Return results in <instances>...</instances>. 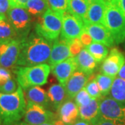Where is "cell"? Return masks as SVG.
<instances>
[{
  "label": "cell",
  "mask_w": 125,
  "mask_h": 125,
  "mask_svg": "<svg viewBox=\"0 0 125 125\" xmlns=\"http://www.w3.org/2000/svg\"><path fill=\"white\" fill-rule=\"evenodd\" d=\"M11 78L12 74L9 70L0 67V85L4 83L6 81L10 79Z\"/></svg>",
  "instance_id": "836d02e7"
},
{
  "label": "cell",
  "mask_w": 125,
  "mask_h": 125,
  "mask_svg": "<svg viewBox=\"0 0 125 125\" xmlns=\"http://www.w3.org/2000/svg\"><path fill=\"white\" fill-rule=\"evenodd\" d=\"M78 70V65L75 56L70 57L67 60L51 67V70L59 83L65 85L68 79Z\"/></svg>",
  "instance_id": "7c38bea8"
},
{
  "label": "cell",
  "mask_w": 125,
  "mask_h": 125,
  "mask_svg": "<svg viewBox=\"0 0 125 125\" xmlns=\"http://www.w3.org/2000/svg\"><path fill=\"white\" fill-rule=\"evenodd\" d=\"M74 99V102L76 103V105L79 107L81 106H85L88 104L90 102L92 97H90L88 93L86 91L85 88H83L76 94Z\"/></svg>",
  "instance_id": "f546056e"
},
{
  "label": "cell",
  "mask_w": 125,
  "mask_h": 125,
  "mask_svg": "<svg viewBox=\"0 0 125 125\" xmlns=\"http://www.w3.org/2000/svg\"><path fill=\"white\" fill-rule=\"evenodd\" d=\"M106 0H94L89 5L85 23L99 24L104 25Z\"/></svg>",
  "instance_id": "2e32d148"
},
{
  "label": "cell",
  "mask_w": 125,
  "mask_h": 125,
  "mask_svg": "<svg viewBox=\"0 0 125 125\" xmlns=\"http://www.w3.org/2000/svg\"><path fill=\"white\" fill-rule=\"evenodd\" d=\"M27 102L20 85L11 94L0 93V115L2 125H13L24 117Z\"/></svg>",
  "instance_id": "7a4b0ae2"
},
{
  "label": "cell",
  "mask_w": 125,
  "mask_h": 125,
  "mask_svg": "<svg viewBox=\"0 0 125 125\" xmlns=\"http://www.w3.org/2000/svg\"><path fill=\"white\" fill-rule=\"evenodd\" d=\"M84 29V22L82 20L65 12L62 15V26L60 38L68 41L79 38Z\"/></svg>",
  "instance_id": "30bf717a"
},
{
  "label": "cell",
  "mask_w": 125,
  "mask_h": 125,
  "mask_svg": "<svg viewBox=\"0 0 125 125\" xmlns=\"http://www.w3.org/2000/svg\"><path fill=\"white\" fill-rule=\"evenodd\" d=\"M62 16L48 9L45 13L39 17L35 25V33L50 42L57 40L61 32Z\"/></svg>",
  "instance_id": "5b68a950"
},
{
  "label": "cell",
  "mask_w": 125,
  "mask_h": 125,
  "mask_svg": "<svg viewBox=\"0 0 125 125\" xmlns=\"http://www.w3.org/2000/svg\"><path fill=\"white\" fill-rule=\"evenodd\" d=\"M78 65V70L85 72V74L92 75L97 67L98 62L94 59L92 55L85 48H83L75 56Z\"/></svg>",
  "instance_id": "d6986e66"
},
{
  "label": "cell",
  "mask_w": 125,
  "mask_h": 125,
  "mask_svg": "<svg viewBox=\"0 0 125 125\" xmlns=\"http://www.w3.org/2000/svg\"><path fill=\"white\" fill-rule=\"evenodd\" d=\"M57 111L59 119L66 125L74 124L79 117V106L72 99L66 100Z\"/></svg>",
  "instance_id": "e0dca14e"
},
{
  "label": "cell",
  "mask_w": 125,
  "mask_h": 125,
  "mask_svg": "<svg viewBox=\"0 0 125 125\" xmlns=\"http://www.w3.org/2000/svg\"><path fill=\"white\" fill-rule=\"evenodd\" d=\"M40 125H54V123H53V122H46V123L42 124Z\"/></svg>",
  "instance_id": "7bdbcfd3"
},
{
  "label": "cell",
  "mask_w": 125,
  "mask_h": 125,
  "mask_svg": "<svg viewBox=\"0 0 125 125\" xmlns=\"http://www.w3.org/2000/svg\"><path fill=\"white\" fill-rule=\"evenodd\" d=\"M85 48L98 63L102 62L109 53L106 46L96 42H93L90 45L85 46Z\"/></svg>",
  "instance_id": "484cf974"
},
{
  "label": "cell",
  "mask_w": 125,
  "mask_h": 125,
  "mask_svg": "<svg viewBox=\"0 0 125 125\" xmlns=\"http://www.w3.org/2000/svg\"><path fill=\"white\" fill-rule=\"evenodd\" d=\"M125 62V55L124 53L116 47H113L103 61L101 66V72L106 75L115 78Z\"/></svg>",
  "instance_id": "8fae6325"
},
{
  "label": "cell",
  "mask_w": 125,
  "mask_h": 125,
  "mask_svg": "<svg viewBox=\"0 0 125 125\" xmlns=\"http://www.w3.org/2000/svg\"><path fill=\"white\" fill-rule=\"evenodd\" d=\"M99 117L116 125H125V104L108 96L99 99Z\"/></svg>",
  "instance_id": "8992f818"
},
{
  "label": "cell",
  "mask_w": 125,
  "mask_h": 125,
  "mask_svg": "<svg viewBox=\"0 0 125 125\" xmlns=\"http://www.w3.org/2000/svg\"><path fill=\"white\" fill-rule=\"evenodd\" d=\"M85 88L92 98L99 99L102 97L97 85V83L95 80V78L93 77V75L91 76L88 82L86 83Z\"/></svg>",
  "instance_id": "f1b7e54d"
},
{
  "label": "cell",
  "mask_w": 125,
  "mask_h": 125,
  "mask_svg": "<svg viewBox=\"0 0 125 125\" xmlns=\"http://www.w3.org/2000/svg\"><path fill=\"white\" fill-rule=\"evenodd\" d=\"M72 125H92L91 123H90L87 121L83 120L82 119H80V120H77Z\"/></svg>",
  "instance_id": "f35d334b"
},
{
  "label": "cell",
  "mask_w": 125,
  "mask_h": 125,
  "mask_svg": "<svg viewBox=\"0 0 125 125\" xmlns=\"http://www.w3.org/2000/svg\"><path fill=\"white\" fill-rule=\"evenodd\" d=\"M79 110L80 119L92 124L99 117V99L92 98L88 104L79 106Z\"/></svg>",
  "instance_id": "44dd1931"
},
{
  "label": "cell",
  "mask_w": 125,
  "mask_h": 125,
  "mask_svg": "<svg viewBox=\"0 0 125 125\" xmlns=\"http://www.w3.org/2000/svg\"><path fill=\"white\" fill-rule=\"evenodd\" d=\"M56 115L45 107L31 102H27L24 121L29 125H40L46 122H54Z\"/></svg>",
  "instance_id": "9c48e42d"
},
{
  "label": "cell",
  "mask_w": 125,
  "mask_h": 125,
  "mask_svg": "<svg viewBox=\"0 0 125 125\" xmlns=\"http://www.w3.org/2000/svg\"><path fill=\"white\" fill-rule=\"evenodd\" d=\"M114 1L125 17V0H114Z\"/></svg>",
  "instance_id": "74e56055"
},
{
  "label": "cell",
  "mask_w": 125,
  "mask_h": 125,
  "mask_svg": "<svg viewBox=\"0 0 125 125\" xmlns=\"http://www.w3.org/2000/svg\"></svg>",
  "instance_id": "bcb514c9"
},
{
  "label": "cell",
  "mask_w": 125,
  "mask_h": 125,
  "mask_svg": "<svg viewBox=\"0 0 125 125\" xmlns=\"http://www.w3.org/2000/svg\"><path fill=\"white\" fill-rule=\"evenodd\" d=\"M18 84L16 81L11 78L4 83L0 85V93L4 94H11L15 93L18 89Z\"/></svg>",
  "instance_id": "4dcf8cb0"
},
{
  "label": "cell",
  "mask_w": 125,
  "mask_h": 125,
  "mask_svg": "<svg viewBox=\"0 0 125 125\" xmlns=\"http://www.w3.org/2000/svg\"><path fill=\"white\" fill-rule=\"evenodd\" d=\"M10 7V0H0V19L7 18V13Z\"/></svg>",
  "instance_id": "d6a6232c"
},
{
  "label": "cell",
  "mask_w": 125,
  "mask_h": 125,
  "mask_svg": "<svg viewBox=\"0 0 125 125\" xmlns=\"http://www.w3.org/2000/svg\"><path fill=\"white\" fill-rule=\"evenodd\" d=\"M16 81L23 90L32 86L45 85L51 71V67L47 64H40L34 66H18L15 69Z\"/></svg>",
  "instance_id": "3957f363"
},
{
  "label": "cell",
  "mask_w": 125,
  "mask_h": 125,
  "mask_svg": "<svg viewBox=\"0 0 125 125\" xmlns=\"http://www.w3.org/2000/svg\"><path fill=\"white\" fill-rule=\"evenodd\" d=\"M53 42H50L36 33H31L22 39L18 66L30 67L48 62Z\"/></svg>",
  "instance_id": "6da1fadb"
},
{
  "label": "cell",
  "mask_w": 125,
  "mask_h": 125,
  "mask_svg": "<svg viewBox=\"0 0 125 125\" xmlns=\"http://www.w3.org/2000/svg\"><path fill=\"white\" fill-rule=\"evenodd\" d=\"M84 45L82 44V42H81L79 38H76L70 41V52L73 57L76 56L77 54L80 52L82 49H83Z\"/></svg>",
  "instance_id": "1f68e13d"
},
{
  "label": "cell",
  "mask_w": 125,
  "mask_h": 125,
  "mask_svg": "<svg viewBox=\"0 0 125 125\" xmlns=\"http://www.w3.org/2000/svg\"><path fill=\"white\" fill-rule=\"evenodd\" d=\"M54 123V125H66L63 122H62L61 120L58 119V120H55L53 122Z\"/></svg>",
  "instance_id": "60d3db41"
},
{
  "label": "cell",
  "mask_w": 125,
  "mask_h": 125,
  "mask_svg": "<svg viewBox=\"0 0 125 125\" xmlns=\"http://www.w3.org/2000/svg\"><path fill=\"white\" fill-rule=\"evenodd\" d=\"M109 94L115 100L125 104V79L116 76Z\"/></svg>",
  "instance_id": "d4e9b609"
},
{
  "label": "cell",
  "mask_w": 125,
  "mask_h": 125,
  "mask_svg": "<svg viewBox=\"0 0 125 125\" xmlns=\"http://www.w3.org/2000/svg\"><path fill=\"white\" fill-rule=\"evenodd\" d=\"M17 38V34L8 18L0 19V45Z\"/></svg>",
  "instance_id": "cb8c5ba5"
},
{
  "label": "cell",
  "mask_w": 125,
  "mask_h": 125,
  "mask_svg": "<svg viewBox=\"0 0 125 125\" xmlns=\"http://www.w3.org/2000/svg\"><path fill=\"white\" fill-rule=\"evenodd\" d=\"M114 79V77L106 75L102 72L96 75L95 80L97 83L100 93L102 96H108L109 94Z\"/></svg>",
  "instance_id": "4316f807"
},
{
  "label": "cell",
  "mask_w": 125,
  "mask_h": 125,
  "mask_svg": "<svg viewBox=\"0 0 125 125\" xmlns=\"http://www.w3.org/2000/svg\"><path fill=\"white\" fill-rule=\"evenodd\" d=\"M79 39H80L81 42H82V44L84 45V47L90 45L93 42L92 37L88 33V32L85 31V29H84V31L82 32V33L81 34Z\"/></svg>",
  "instance_id": "e575fe53"
},
{
  "label": "cell",
  "mask_w": 125,
  "mask_h": 125,
  "mask_svg": "<svg viewBox=\"0 0 125 125\" xmlns=\"http://www.w3.org/2000/svg\"><path fill=\"white\" fill-rule=\"evenodd\" d=\"M24 9L31 15L40 17L49 9L47 0H29Z\"/></svg>",
  "instance_id": "603a6c76"
},
{
  "label": "cell",
  "mask_w": 125,
  "mask_h": 125,
  "mask_svg": "<svg viewBox=\"0 0 125 125\" xmlns=\"http://www.w3.org/2000/svg\"><path fill=\"white\" fill-rule=\"evenodd\" d=\"M92 125H116L113 123H112L109 121L106 120L104 119H103L102 117H99L95 121H94L91 124Z\"/></svg>",
  "instance_id": "8d00e7d4"
},
{
  "label": "cell",
  "mask_w": 125,
  "mask_h": 125,
  "mask_svg": "<svg viewBox=\"0 0 125 125\" xmlns=\"http://www.w3.org/2000/svg\"><path fill=\"white\" fill-rule=\"evenodd\" d=\"M47 94L49 102L56 110H58V108L66 101L67 98L65 86L61 83L51 85L48 89Z\"/></svg>",
  "instance_id": "ffe728a7"
},
{
  "label": "cell",
  "mask_w": 125,
  "mask_h": 125,
  "mask_svg": "<svg viewBox=\"0 0 125 125\" xmlns=\"http://www.w3.org/2000/svg\"><path fill=\"white\" fill-rule=\"evenodd\" d=\"M49 8L61 16L67 12L68 0H47Z\"/></svg>",
  "instance_id": "83f0119b"
},
{
  "label": "cell",
  "mask_w": 125,
  "mask_h": 125,
  "mask_svg": "<svg viewBox=\"0 0 125 125\" xmlns=\"http://www.w3.org/2000/svg\"><path fill=\"white\" fill-rule=\"evenodd\" d=\"M89 5L86 0H68L67 12L85 22Z\"/></svg>",
  "instance_id": "7402d4cb"
},
{
  "label": "cell",
  "mask_w": 125,
  "mask_h": 125,
  "mask_svg": "<svg viewBox=\"0 0 125 125\" xmlns=\"http://www.w3.org/2000/svg\"><path fill=\"white\" fill-rule=\"evenodd\" d=\"M29 0H10V6H18L24 8Z\"/></svg>",
  "instance_id": "d590c367"
},
{
  "label": "cell",
  "mask_w": 125,
  "mask_h": 125,
  "mask_svg": "<svg viewBox=\"0 0 125 125\" xmlns=\"http://www.w3.org/2000/svg\"><path fill=\"white\" fill-rule=\"evenodd\" d=\"M84 27L85 31L92 37L93 42L101 43L107 47H113L115 45L111 34L105 26L99 24L85 23Z\"/></svg>",
  "instance_id": "5bb4252c"
},
{
  "label": "cell",
  "mask_w": 125,
  "mask_h": 125,
  "mask_svg": "<svg viewBox=\"0 0 125 125\" xmlns=\"http://www.w3.org/2000/svg\"><path fill=\"white\" fill-rule=\"evenodd\" d=\"M23 91L27 102L35 103L45 108L49 106L50 102L48 94L40 86H32Z\"/></svg>",
  "instance_id": "ac0fdd59"
},
{
  "label": "cell",
  "mask_w": 125,
  "mask_h": 125,
  "mask_svg": "<svg viewBox=\"0 0 125 125\" xmlns=\"http://www.w3.org/2000/svg\"><path fill=\"white\" fill-rule=\"evenodd\" d=\"M118 77H120V78H122V79H125V64L122 65V67H121L120 70V72H118V74H117V76Z\"/></svg>",
  "instance_id": "ab89813d"
},
{
  "label": "cell",
  "mask_w": 125,
  "mask_h": 125,
  "mask_svg": "<svg viewBox=\"0 0 125 125\" xmlns=\"http://www.w3.org/2000/svg\"><path fill=\"white\" fill-rule=\"evenodd\" d=\"M7 18L18 38L24 39L29 35L32 27V18L24 8L10 6L7 13Z\"/></svg>",
  "instance_id": "52a82bcc"
},
{
  "label": "cell",
  "mask_w": 125,
  "mask_h": 125,
  "mask_svg": "<svg viewBox=\"0 0 125 125\" xmlns=\"http://www.w3.org/2000/svg\"><path fill=\"white\" fill-rule=\"evenodd\" d=\"M22 39L17 38L0 45V67L15 69L21 49Z\"/></svg>",
  "instance_id": "ba28073f"
},
{
  "label": "cell",
  "mask_w": 125,
  "mask_h": 125,
  "mask_svg": "<svg viewBox=\"0 0 125 125\" xmlns=\"http://www.w3.org/2000/svg\"><path fill=\"white\" fill-rule=\"evenodd\" d=\"M104 25L107 28L114 42L119 45L125 40V17L114 0H106Z\"/></svg>",
  "instance_id": "277c9868"
},
{
  "label": "cell",
  "mask_w": 125,
  "mask_h": 125,
  "mask_svg": "<svg viewBox=\"0 0 125 125\" xmlns=\"http://www.w3.org/2000/svg\"><path fill=\"white\" fill-rule=\"evenodd\" d=\"M93 75V74H92ZM92 75L85 74L83 72L77 70L68 79L65 88L66 90L67 98L73 99L81 90L85 88Z\"/></svg>",
  "instance_id": "9a60e30c"
},
{
  "label": "cell",
  "mask_w": 125,
  "mask_h": 125,
  "mask_svg": "<svg viewBox=\"0 0 125 125\" xmlns=\"http://www.w3.org/2000/svg\"><path fill=\"white\" fill-rule=\"evenodd\" d=\"M86 1H88V3H90H90H91V2H92L93 1H94V0H86Z\"/></svg>",
  "instance_id": "ee69618b"
},
{
  "label": "cell",
  "mask_w": 125,
  "mask_h": 125,
  "mask_svg": "<svg viewBox=\"0 0 125 125\" xmlns=\"http://www.w3.org/2000/svg\"><path fill=\"white\" fill-rule=\"evenodd\" d=\"M13 125H29L25 122H18L17 123L14 124Z\"/></svg>",
  "instance_id": "b9f144b4"
},
{
  "label": "cell",
  "mask_w": 125,
  "mask_h": 125,
  "mask_svg": "<svg viewBox=\"0 0 125 125\" xmlns=\"http://www.w3.org/2000/svg\"><path fill=\"white\" fill-rule=\"evenodd\" d=\"M0 125H2V122H1V115H0Z\"/></svg>",
  "instance_id": "f6af8a7d"
},
{
  "label": "cell",
  "mask_w": 125,
  "mask_h": 125,
  "mask_svg": "<svg viewBox=\"0 0 125 125\" xmlns=\"http://www.w3.org/2000/svg\"><path fill=\"white\" fill-rule=\"evenodd\" d=\"M70 41L61 38L54 41L48 61L50 67H54L67 58L73 57L70 49Z\"/></svg>",
  "instance_id": "4fadbf2b"
}]
</instances>
